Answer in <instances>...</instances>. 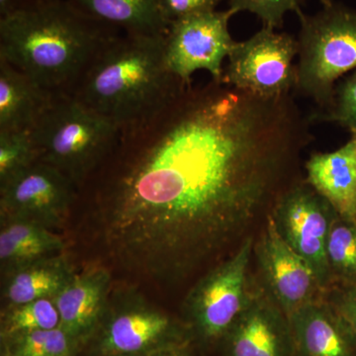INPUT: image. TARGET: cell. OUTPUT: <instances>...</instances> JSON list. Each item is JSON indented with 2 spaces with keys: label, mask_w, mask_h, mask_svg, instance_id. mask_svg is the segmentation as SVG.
I'll use <instances>...</instances> for the list:
<instances>
[{
  "label": "cell",
  "mask_w": 356,
  "mask_h": 356,
  "mask_svg": "<svg viewBox=\"0 0 356 356\" xmlns=\"http://www.w3.org/2000/svg\"><path fill=\"white\" fill-rule=\"evenodd\" d=\"M296 56L297 39L262 27L247 41L236 42L224 67L222 83L261 97L291 95L296 86Z\"/></svg>",
  "instance_id": "52a82bcc"
},
{
  "label": "cell",
  "mask_w": 356,
  "mask_h": 356,
  "mask_svg": "<svg viewBox=\"0 0 356 356\" xmlns=\"http://www.w3.org/2000/svg\"><path fill=\"white\" fill-rule=\"evenodd\" d=\"M299 17L295 92L313 100L318 113L329 108L337 81L356 70V11L332 0L314 15Z\"/></svg>",
  "instance_id": "5b68a950"
},
{
  "label": "cell",
  "mask_w": 356,
  "mask_h": 356,
  "mask_svg": "<svg viewBox=\"0 0 356 356\" xmlns=\"http://www.w3.org/2000/svg\"><path fill=\"white\" fill-rule=\"evenodd\" d=\"M9 339L14 341L13 355L19 356H70L74 343L60 327L25 332Z\"/></svg>",
  "instance_id": "cb8c5ba5"
},
{
  "label": "cell",
  "mask_w": 356,
  "mask_h": 356,
  "mask_svg": "<svg viewBox=\"0 0 356 356\" xmlns=\"http://www.w3.org/2000/svg\"><path fill=\"white\" fill-rule=\"evenodd\" d=\"M310 121L292 95L211 79L122 128L81 187L111 259L159 282L212 261L301 180Z\"/></svg>",
  "instance_id": "6da1fadb"
},
{
  "label": "cell",
  "mask_w": 356,
  "mask_h": 356,
  "mask_svg": "<svg viewBox=\"0 0 356 356\" xmlns=\"http://www.w3.org/2000/svg\"><path fill=\"white\" fill-rule=\"evenodd\" d=\"M116 28L54 0L0 18V58L54 95H70Z\"/></svg>",
  "instance_id": "7a4b0ae2"
},
{
  "label": "cell",
  "mask_w": 356,
  "mask_h": 356,
  "mask_svg": "<svg viewBox=\"0 0 356 356\" xmlns=\"http://www.w3.org/2000/svg\"><path fill=\"white\" fill-rule=\"evenodd\" d=\"M269 214L278 235L310 266L323 290L329 292L332 281L327 243L337 215L332 204L301 179L277 199Z\"/></svg>",
  "instance_id": "ba28073f"
},
{
  "label": "cell",
  "mask_w": 356,
  "mask_h": 356,
  "mask_svg": "<svg viewBox=\"0 0 356 356\" xmlns=\"http://www.w3.org/2000/svg\"><path fill=\"white\" fill-rule=\"evenodd\" d=\"M121 129L69 95L54 96L31 133L39 161L81 189L113 149Z\"/></svg>",
  "instance_id": "277c9868"
},
{
  "label": "cell",
  "mask_w": 356,
  "mask_h": 356,
  "mask_svg": "<svg viewBox=\"0 0 356 356\" xmlns=\"http://www.w3.org/2000/svg\"><path fill=\"white\" fill-rule=\"evenodd\" d=\"M222 341L228 356H296L289 320L262 288Z\"/></svg>",
  "instance_id": "4fadbf2b"
},
{
  "label": "cell",
  "mask_w": 356,
  "mask_h": 356,
  "mask_svg": "<svg viewBox=\"0 0 356 356\" xmlns=\"http://www.w3.org/2000/svg\"><path fill=\"white\" fill-rule=\"evenodd\" d=\"M111 276L97 267L74 273L54 297L60 315V327L74 341L95 331L108 305Z\"/></svg>",
  "instance_id": "9a60e30c"
},
{
  "label": "cell",
  "mask_w": 356,
  "mask_h": 356,
  "mask_svg": "<svg viewBox=\"0 0 356 356\" xmlns=\"http://www.w3.org/2000/svg\"><path fill=\"white\" fill-rule=\"evenodd\" d=\"M18 1V10L22 8H27L39 4L47 3V2L54 1V0H17Z\"/></svg>",
  "instance_id": "4dcf8cb0"
},
{
  "label": "cell",
  "mask_w": 356,
  "mask_h": 356,
  "mask_svg": "<svg viewBox=\"0 0 356 356\" xmlns=\"http://www.w3.org/2000/svg\"><path fill=\"white\" fill-rule=\"evenodd\" d=\"M17 10V0H0V18L6 17Z\"/></svg>",
  "instance_id": "f546056e"
},
{
  "label": "cell",
  "mask_w": 356,
  "mask_h": 356,
  "mask_svg": "<svg viewBox=\"0 0 356 356\" xmlns=\"http://www.w3.org/2000/svg\"><path fill=\"white\" fill-rule=\"evenodd\" d=\"M63 238L43 225L26 220H1L0 266L6 273L30 262L62 254Z\"/></svg>",
  "instance_id": "ffe728a7"
},
{
  "label": "cell",
  "mask_w": 356,
  "mask_h": 356,
  "mask_svg": "<svg viewBox=\"0 0 356 356\" xmlns=\"http://www.w3.org/2000/svg\"><path fill=\"white\" fill-rule=\"evenodd\" d=\"M321 121L337 123L356 133V70L337 84L329 108L316 115Z\"/></svg>",
  "instance_id": "d4e9b609"
},
{
  "label": "cell",
  "mask_w": 356,
  "mask_h": 356,
  "mask_svg": "<svg viewBox=\"0 0 356 356\" xmlns=\"http://www.w3.org/2000/svg\"><path fill=\"white\" fill-rule=\"evenodd\" d=\"M105 325L100 350L108 356L136 355L154 346H175L177 325L163 312L135 298L118 299Z\"/></svg>",
  "instance_id": "7c38bea8"
},
{
  "label": "cell",
  "mask_w": 356,
  "mask_h": 356,
  "mask_svg": "<svg viewBox=\"0 0 356 356\" xmlns=\"http://www.w3.org/2000/svg\"><path fill=\"white\" fill-rule=\"evenodd\" d=\"M64 255L58 254L2 273V300L7 307L53 299L74 276Z\"/></svg>",
  "instance_id": "ac0fdd59"
},
{
  "label": "cell",
  "mask_w": 356,
  "mask_h": 356,
  "mask_svg": "<svg viewBox=\"0 0 356 356\" xmlns=\"http://www.w3.org/2000/svg\"><path fill=\"white\" fill-rule=\"evenodd\" d=\"M325 299L341 314L356 339V285L332 287Z\"/></svg>",
  "instance_id": "83f0119b"
},
{
  "label": "cell",
  "mask_w": 356,
  "mask_h": 356,
  "mask_svg": "<svg viewBox=\"0 0 356 356\" xmlns=\"http://www.w3.org/2000/svg\"><path fill=\"white\" fill-rule=\"evenodd\" d=\"M165 36L122 33L97 54L69 95L120 129L154 114L188 86L166 67Z\"/></svg>",
  "instance_id": "3957f363"
},
{
  "label": "cell",
  "mask_w": 356,
  "mask_h": 356,
  "mask_svg": "<svg viewBox=\"0 0 356 356\" xmlns=\"http://www.w3.org/2000/svg\"><path fill=\"white\" fill-rule=\"evenodd\" d=\"M222 0H159L161 13L168 24L194 14L217 10Z\"/></svg>",
  "instance_id": "4316f807"
},
{
  "label": "cell",
  "mask_w": 356,
  "mask_h": 356,
  "mask_svg": "<svg viewBox=\"0 0 356 356\" xmlns=\"http://www.w3.org/2000/svg\"><path fill=\"white\" fill-rule=\"evenodd\" d=\"M266 226L254 254L261 275L262 289L285 315L301 307L325 298L310 266L278 235L273 218L267 215Z\"/></svg>",
  "instance_id": "8fae6325"
},
{
  "label": "cell",
  "mask_w": 356,
  "mask_h": 356,
  "mask_svg": "<svg viewBox=\"0 0 356 356\" xmlns=\"http://www.w3.org/2000/svg\"><path fill=\"white\" fill-rule=\"evenodd\" d=\"M117 356H136V355H117Z\"/></svg>",
  "instance_id": "1f68e13d"
},
{
  "label": "cell",
  "mask_w": 356,
  "mask_h": 356,
  "mask_svg": "<svg viewBox=\"0 0 356 356\" xmlns=\"http://www.w3.org/2000/svg\"><path fill=\"white\" fill-rule=\"evenodd\" d=\"M307 182L332 204L339 216L356 222V133L331 153H313Z\"/></svg>",
  "instance_id": "2e32d148"
},
{
  "label": "cell",
  "mask_w": 356,
  "mask_h": 356,
  "mask_svg": "<svg viewBox=\"0 0 356 356\" xmlns=\"http://www.w3.org/2000/svg\"><path fill=\"white\" fill-rule=\"evenodd\" d=\"M39 161L31 131L0 132V185Z\"/></svg>",
  "instance_id": "603a6c76"
},
{
  "label": "cell",
  "mask_w": 356,
  "mask_h": 356,
  "mask_svg": "<svg viewBox=\"0 0 356 356\" xmlns=\"http://www.w3.org/2000/svg\"><path fill=\"white\" fill-rule=\"evenodd\" d=\"M9 356H19V355H13H13H9Z\"/></svg>",
  "instance_id": "d6a6232c"
},
{
  "label": "cell",
  "mask_w": 356,
  "mask_h": 356,
  "mask_svg": "<svg viewBox=\"0 0 356 356\" xmlns=\"http://www.w3.org/2000/svg\"><path fill=\"white\" fill-rule=\"evenodd\" d=\"M86 15L116 28L124 34L166 35V22L159 0H69Z\"/></svg>",
  "instance_id": "d6986e66"
},
{
  "label": "cell",
  "mask_w": 356,
  "mask_h": 356,
  "mask_svg": "<svg viewBox=\"0 0 356 356\" xmlns=\"http://www.w3.org/2000/svg\"><path fill=\"white\" fill-rule=\"evenodd\" d=\"M60 315L53 299H40L7 307L2 316V334L13 337L41 330L60 327Z\"/></svg>",
  "instance_id": "7402d4cb"
},
{
  "label": "cell",
  "mask_w": 356,
  "mask_h": 356,
  "mask_svg": "<svg viewBox=\"0 0 356 356\" xmlns=\"http://www.w3.org/2000/svg\"><path fill=\"white\" fill-rule=\"evenodd\" d=\"M55 95L0 58V132L31 131Z\"/></svg>",
  "instance_id": "e0dca14e"
},
{
  "label": "cell",
  "mask_w": 356,
  "mask_h": 356,
  "mask_svg": "<svg viewBox=\"0 0 356 356\" xmlns=\"http://www.w3.org/2000/svg\"><path fill=\"white\" fill-rule=\"evenodd\" d=\"M327 259L332 287L356 285V222L339 213L327 236Z\"/></svg>",
  "instance_id": "44dd1931"
},
{
  "label": "cell",
  "mask_w": 356,
  "mask_h": 356,
  "mask_svg": "<svg viewBox=\"0 0 356 356\" xmlns=\"http://www.w3.org/2000/svg\"><path fill=\"white\" fill-rule=\"evenodd\" d=\"M296 356H356V339L348 323L324 298L288 316Z\"/></svg>",
  "instance_id": "5bb4252c"
},
{
  "label": "cell",
  "mask_w": 356,
  "mask_h": 356,
  "mask_svg": "<svg viewBox=\"0 0 356 356\" xmlns=\"http://www.w3.org/2000/svg\"><path fill=\"white\" fill-rule=\"evenodd\" d=\"M149 356H189V355L179 344H175V346L159 348Z\"/></svg>",
  "instance_id": "f1b7e54d"
},
{
  "label": "cell",
  "mask_w": 356,
  "mask_h": 356,
  "mask_svg": "<svg viewBox=\"0 0 356 356\" xmlns=\"http://www.w3.org/2000/svg\"><path fill=\"white\" fill-rule=\"evenodd\" d=\"M229 9L207 11L172 22L165 36L166 67L185 84L198 70H206L213 81L222 83L224 60L236 46L229 22Z\"/></svg>",
  "instance_id": "9c48e42d"
},
{
  "label": "cell",
  "mask_w": 356,
  "mask_h": 356,
  "mask_svg": "<svg viewBox=\"0 0 356 356\" xmlns=\"http://www.w3.org/2000/svg\"><path fill=\"white\" fill-rule=\"evenodd\" d=\"M254 241L245 238L235 254L204 275L185 300L194 332L205 341L222 339L254 295L250 264Z\"/></svg>",
  "instance_id": "8992f818"
},
{
  "label": "cell",
  "mask_w": 356,
  "mask_h": 356,
  "mask_svg": "<svg viewBox=\"0 0 356 356\" xmlns=\"http://www.w3.org/2000/svg\"><path fill=\"white\" fill-rule=\"evenodd\" d=\"M302 0H229V9L234 14L247 11L261 21L262 27H282L285 15L290 11L298 14Z\"/></svg>",
  "instance_id": "484cf974"
},
{
  "label": "cell",
  "mask_w": 356,
  "mask_h": 356,
  "mask_svg": "<svg viewBox=\"0 0 356 356\" xmlns=\"http://www.w3.org/2000/svg\"><path fill=\"white\" fill-rule=\"evenodd\" d=\"M79 198L76 185L55 166L38 161L0 185V220L62 226Z\"/></svg>",
  "instance_id": "30bf717a"
}]
</instances>
